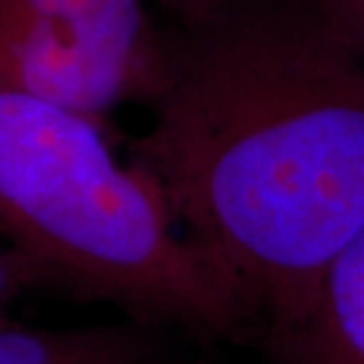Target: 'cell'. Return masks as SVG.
<instances>
[{
    "instance_id": "obj_6",
    "label": "cell",
    "mask_w": 364,
    "mask_h": 364,
    "mask_svg": "<svg viewBox=\"0 0 364 364\" xmlns=\"http://www.w3.org/2000/svg\"><path fill=\"white\" fill-rule=\"evenodd\" d=\"M33 287L36 279L26 263L0 239V324L10 322L7 310H10V303L14 298Z\"/></svg>"
},
{
    "instance_id": "obj_4",
    "label": "cell",
    "mask_w": 364,
    "mask_h": 364,
    "mask_svg": "<svg viewBox=\"0 0 364 364\" xmlns=\"http://www.w3.org/2000/svg\"><path fill=\"white\" fill-rule=\"evenodd\" d=\"M260 338L274 364H364V225Z\"/></svg>"
},
{
    "instance_id": "obj_8",
    "label": "cell",
    "mask_w": 364,
    "mask_h": 364,
    "mask_svg": "<svg viewBox=\"0 0 364 364\" xmlns=\"http://www.w3.org/2000/svg\"><path fill=\"white\" fill-rule=\"evenodd\" d=\"M161 3L178 14L182 24H189V21H196L210 12L220 10L230 0H161Z\"/></svg>"
},
{
    "instance_id": "obj_7",
    "label": "cell",
    "mask_w": 364,
    "mask_h": 364,
    "mask_svg": "<svg viewBox=\"0 0 364 364\" xmlns=\"http://www.w3.org/2000/svg\"><path fill=\"white\" fill-rule=\"evenodd\" d=\"M364 60V0H317Z\"/></svg>"
},
{
    "instance_id": "obj_2",
    "label": "cell",
    "mask_w": 364,
    "mask_h": 364,
    "mask_svg": "<svg viewBox=\"0 0 364 364\" xmlns=\"http://www.w3.org/2000/svg\"><path fill=\"white\" fill-rule=\"evenodd\" d=\"M0 239L36 287L109 303L206 341L258 333L249 305L189 242L161 187L121 161L105 121L0 85Z\"/></svg>"
},
{
    "instance_id": "obj_5",
    "label": "cell",
    "mask_w": 364,
    "mask_h": 364,
    "mask_svg": "<svg viewBox=\"0 0 364 364\" xmlns=\"http://www.w3.org/2000/svg\"><path fill=\"white\" fill-rule=\"evenodd\" d=\"M0 364H159V360L142 326L28 329L3 322Z\"/></svg>"
},
{
    "instance_id": "obj_1",
    "label": "cell",
    "mask_w": 364,
    "mask_h": 364,
    "mask_svg": "<svg viewBox=\"0 0 364 364\" xmlns=\"http://www.w3.org/2000/svg\"><path fill=\"white\" fill-rule=\"evenodd\" d=\"M149 105L130 159L260 336L364 225V60L317 0H230L166 36Z\"/></svg>"
},
{
    "instance_id": "obj_3",
    "label": "cell",
    "mask_w": 364,
    "mask_h": 364,
    "mask_svg": "<svg viewBox=\"0 0 364 364\" xmlns=\"http://www.w3.org/2000/svg\"><path fill=\"white\" fill-rule=\"evenodd\" d=\"M166 36L144 0H0V85L102 119L149 105Z\"/></svg>"
}]
</instances>
